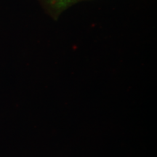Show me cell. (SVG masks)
Masks as SVG:
<instances>
[{
	"instance_id": "cell-1",
	"label": "cell",
	"mask_w": 157,
	"mask_h": 157,
	"mask_svg": "<svg viewBox=\"0 0 157 157\" xmlns=\"http://www.w3.org/2000/svg\"><path fill=\"white\" fill-rule=\"evenodd\" d=\"M78 0H44L45 5L55 15L61 13Z\"/></svg>"
}]
</instances>
